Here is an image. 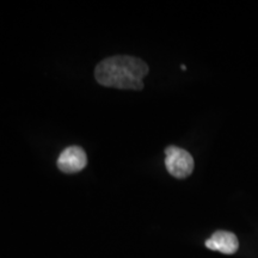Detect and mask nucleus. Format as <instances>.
<instances>
[{"mask_svg":"<svg viewBox=\"0 0 258 258\" xmlns=\"http://www.w3.org/2000/svg\"><path fill=\"white\" fill-rule=\"evenodd\" d=\"M147 63L138 57L116 55L103 60L96 66L95 78L106 88L143 90L144 77L148 74Z\"/></svg>","mask_w":258,"mask_h":258,"instance_id":"1","label":"nucleus"},{"mask_svg":"<svg viewBox=\"0 0 258 258\" xmlns=\"http://www.w3.org/2000/svg\"><path fill=\"white\" fill-rule=\"evenodd\" d=\"M165 166L167 172L175 178L183 179L194 171V158L188 151L180 147L169 146L165 150Z\"/></svg>","mask_w":258,"mask_h":258,"instance_id":"2","label":"nucleus"},{"mask_svg":"<svg viewBox=\"0 0 258 258\" xmlns=\"http://www.w3.org/2000/svg\"><path fill=\"white\" fill-rule=\"evenodd\" d=\"M57 167L64 173H76L88 164V157L82 147L70 146L64 148L57 158Z\"/></svg>","mask_w":258,"mask_h":258,"instance_id":"3","label":"nucleus"},{"mask_svg":"<svg viewBox=\"0 0 258 258\" xmlns=\"http://www.w3.org/2000/svg\"><path fill=\"white\" fill-rule=\"evenodd\" d=\"M206 246L209 250L219 251L225 254H233L239 249V241L234 233L227 231H217L206 240Z\"/></svg>","mask_w":258,"mask_h":258,"instance_id":"4","label":"nucleus"}]
</instances>
